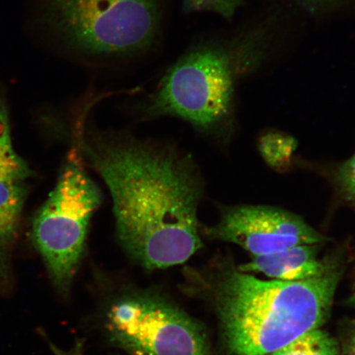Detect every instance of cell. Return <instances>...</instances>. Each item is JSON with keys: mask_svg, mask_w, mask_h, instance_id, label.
<instances>
[{"mask_svg": "<svg viewBox=\"0 0 355 355\" xmlns=\"http://www.w3.org/2000/svg\"><path fill=\"white\" fill-rule=\"evenodd\" d=\"M295 1L300 2L309 8H318L334 6L336 4L343 1V0H295Z\"/></svg>", "mask_w": 355, "mask_h": 355, "instance_id": "cell-15", "label": "cell"}, {"mask_svg": "<svg viewBox=\"0 0 355 355\" xmlns=\"http://www.w3.org/2000/svg\"><path fill=\"white\" fill-rule=\"evenodd\" d=\"M248 46L239 41L193 44L168 67L137 110L146 119L174 117L198 130H211L232 109L234 80L243 73V60L252 51Z\"/></svg>", "mask_w": 355, "mask_h": 355, "instance_id": "cell-4", "label": "cell"}, {"mask_svg": "<svg viewBox=\"0 0 355 355\" xmlns=\"http://www.w3.org/2000/svg\"><path fill=\"white\" fill-rule=\"evenodd\" d=\"M349 304L352 305V307L355 308V292L352 295V297H350V299L349 300Z\"/></svg>", "mask_w": 355, "mask_h": 355, "instance_id": "cell-16", "label": "cell"}, {"mask_svg": "<svg viewBox=\"0 0 355 355\" xmlns=\"http://www.w3.org/2000/svg\"><path fill=\"white\" fill-rule=\"evenodd\" d=\"M207 238L237 244L254 256L272 254L302 244H323L329 239L300 217L278 208L245 206L222 211L211 227L201 228Z\"/></svg>", "mask_w": 355, "mask_h": 355, "instance_id": "cell-7", "label": "cell"}, {"mask_svg": "<svg viewBox=\"0 0 355 355\" xmlns=\"http://www.w3.org/2000/svg\"><path fill=\"white\" fill-rule=\"evenodd\" d=\"M338 349L336 340L318 328L269 355H337Z\"/></svg>", "mask_w": 355, "mask_h": 355, "instance_id": "cell-11", "label": "cell"}, {"mask_svg": "<svg viewBox=\"0 0 355 355\" xmlns=\"http://www.w3.org/2000/svg\"><path fill=\"white\" fill-rule=\"evenodd\" d=\"M84 124L83 157L107 186L123 250L146 270L186 263L202 248V183L192 158L170 145Z\"/></svg>", "mask_w": 355, "mask_h": 355, "instance_id": "cell-1", "label": "cell"}, {"mask_svg": "<svg viewBox=\"0 0 355 355\" xmlns=\"http://www.w3.org/2000/svg\"><path fill=\"white\" fill-rule=\"evenodd\" d=\"M322 244H302L254 256L250 263L239 268V272H257L284 282L306 281L321 277L331 268L329 263L318 259Z\"/></svg>", "mask_w": 355, "mask_h": 355, "instance_id": "cell-8", "label": "cell"}, {"mask_svg": "<svg viewBox=\"0 0 355 355\" xmlns=\"http://www.w3.org/2000/svg\"><path fill=\"white\" fill-rule=\"evenodd\" d=\"M110 343L128 355H210L205 329L166 297L132 291L105 313Z\"/></svg>", "mask_w": 355, "mask_h": 355, "instance_id": "cell-6", "label": "cell"}, {"mask_svg": "<svg viewBox=\"0 0 355 355\" xmlns=\"http://www.w3.org/2000/svg\"><path fill=\"white\" fill-rule=\"evenodd\" d=\"M243 0H182V8L185 15L194 12H210L230 20Z\"/></svg>", "mask_w": 355, "mask_h": 355, "instance_id": "cell-12", "label": "cell"}, {"mask_svg": "<svg viewBox=\"0 0 355 355\" xmlns=\"http://www.w3.org/2000/svg\"><path fill=\"white\" fill-rule=\"evenodd\" d=\"M340 272L300 282L263 281L230 269L216 284L215 305L225 348L235 355H269L329 316Z\"/></svg>", "mask_w": 355, "mask_h": 355, "instance_id": "cell-3", "label": "cell"}, {"mask_svg": "<svg viewBox=\"0 0 355 355\" xmlns=\"http://www.w3.org/2000/svg\"><path fill=\"white\" fill-rule=\"evenodd\" d=\"M49 347L55 355H84V343L82 340H78L72 347L64 349L57 345L48 341Z\"/></svg>", "mask_w": 355, "mask_h": 355, "instance_id": "cell-14", "label": "cell"}, {"mask_svg": "<svg viewBox=\"0 0 355 355\" xmlns=\"http://www.w3.org/2000/svg\"><path fill=\"white\" fill-rule=\"evenodd\" d=\"M84 118L79 115L55 188L35 213L31 229L49 278L63 297L69 295L85 255L89 225L102 202L101 189L86 171L80 144Z\"/></svg>", "mask_w": 355, "mask_h": 355, "instance_id": "cell-5", "label": "cell"}, {"mask_svg": "<svg viewBox=\"0 0 355 355\" xmlns=\"http://www.w3.org/2000/svg\"><path fill=\"white\" fill-rule=\"evenodd\" d=\"M336 181L343 198L355 207V154L337 171Z\"/></svg>", "mask_w": 355, "mask_h": 355, "instance_id": "cell-13", "label": "cell"}, {"mask_svg": "<svg viewBox=\"0 0 355 355\" xmlns=\"http://www.w3.org/2000/svg\"><path fill=\"white\" fill-rule=\"evenodd\" d=\"M168 10V0H31L29 26L53 54L109 72L158 53Z\"/></svg>", "mask_w": 355, "mask_h": 355, "instance_id": "cell-2", "label": "cell"}, {"mask_svg": "<svg viewBox=\"0 0 355 355\" xmlns=\"http://www.w3.org/2000/svg\"><path fill=\"white\" fill-rule=\"evenodd\" d=\"M348 355H355V346H348Z\"/></svg>", "mask_w": 355, "mask_h": 355, "instance_id": "cell-17", "label": "cell"}, {"mask_svg": "<svg viewBox=\"0 0 355 355\" xmlns=\"http://www.w3.org/2000/svg\"><path fill=\"white\" fill-rule=\"evenodd\" d=\"M33 174L13 146L10 104L6 87L0 82V180L26 182Z\"/></svg>", "mask_w": 355, "mask_h": 355, "instance_id": "cell-10", "label": "cell"}, {"mask_svg": "<svg viewBox=\"0 0 355 355\" xmlns=\"http://www.w3.org/2000/svg\"><path fill=\"white\" fill-rule=\"evenodd\" d=\"M28 192L26 182L0 180V297L15 288L12 254Z\"/></svg>", "mask_w": 355, "mask_h": 355, "instance_id": "cell-9", "label": "cell"}]
</instances>
